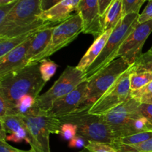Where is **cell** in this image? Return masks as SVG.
<instances>
[{
    "instance_id": "obj_34",
    "label": "cell",
    "mask_w": 152,
    "mask_h": 152,
    "mask_svg": "<svg viewBox=\"0 0 152 152\" xmlns=\"http://www.w3.org/2000/svg\"><path fill=\"white\" fill-rule=\"evenodd\" d=\"M88 141L80 135H77L74 138L69 141L68 147L71 148H84L88 144Z\"/></svg>"
},
{
    "instance_id": "obj_14",
    "label": "cell",
    "mask_w": 152,
    "mask_h": 152,
    "mask_svg": "<svg viewBox=\"0 0 152 152\" xmlns=\"http://www.w3.org/2000/svg\"><path fill=\"white\" fill-rule=\"evenodd\" d=\"M32 37L10 50L4 56L0 57V78L12 71L20 69L27 65L26 56Z\"/></svg>"
},
{
    "instance_id": "obj_37",
    "label": "cell",
    "mask_w": 152,
    "mask_h": 152,
    "mask_svg": "<svg viewBox=\"0 0 152 152\" xmlns=\"http://www.w3.org/2000/svg\"><path fill=\"white\" fill-rule=\"evenodd\" d=\"M62 1V0H40L42 10V12L46 11Z\"/></svg>"
},
{
    "instance_id": "obj_1",
    "label": "cell",
    "mask_w": 152,
    "mask_h": 152,
    "mask_svg": "<svg viewBox=\"0 0 152 152\" xmlns=\"http://www.w3.org/2000/svg\"><path fill=\"white\" fill-rule=\"evenodd\" d=\"M45 84L40 74L39 62H32L0 78V96L13 103L25 95L37 98Z\"/></svg>"
},
{
    "instance_id": "obj_40",
    "label": "cell",
    "mask_w": 152,
    "mask_h": 152,
    "mask_svg": "<svg viewBox=\"0 0 152 152\" xmlns=\"http://www.w3.org/2000/svg\"><path fill=\"white\" fill-rule=\"evenodd\" d=\"M16 1H17V0H0V6L10 4V3L14 2Z\"/></svg>"
},
{
    "instance_id": "obj_33",
    "label": "cell",
    "mask_w": 152,
    "mask_h": 152,
    "mask_svg": "<svg viewBox=\"0 0 152 152\" xmlns=\"http://www.w3.org/2000/svg\"><path fill=\"white\" fill-rule=\"evenodd\" d=\"M138 111L152 125V104L140 103L138 108Z\"/></svg>"
},
{
    "instance_id": "obj_8",
    "label": "cell",
    "mask_w": 152,
    "mask_h": 152,
    "mask_svg": "<svg viewBox=\"0 0 152 152\" xmlns=\"http://www.w3.org/2000/svg\"><path fill=\"white\" fill-rule=\"evenodd\" d=\"M80 33H83V20L80 14L76 13L66 21L55 25L51 40L47 48L31 59L28 64L39 62L42 59H47L72 42Z\"/></svg>"
},
{
    "instance_id": "obj_15",
    "label": "cell",
    "mask_w": 152,
    "mask_h": 152,
    "mask_svg": "<svg viewBox=\"0 0 152 152\" xmlns=\"http://www.w3.org/2000/svg\"><path fill=\"white\" fill-rule=\"evenodd\" d=\"M80 1V0H62L49 10L42 12L39 19L52 25H59L73 16L71 13L77 11Z\"/></svg>"
},
{
    "instance_id": "obj_24",
    "label": "cell",
    "mask_w": 152,
    "mask_h": 152,
    "mask_svg": "<svg viewBox=\"0 0 152 152\" xmlns=\"http://www.w3.org/2000/svg\"><path fill=\"white\" fill-rule=\"evenodd\" d=\"M152 137V132H142V133L134 134L129 135L127 137L117 138L114 140L112 145L119 144V145H133L141 143L147 140Z\"/></svg>"
},
{
    "instance_id": "obj_20",
    "label": "cell",
    "mask_w": 152,
    "mask_h": 152,
    "mask_svg": "<svg viewBox=\"0 0 152 152\" xmlns=\"http://www.w3.org/2000/svg\"><path fill=\"white\" fill-rule=\"evenodd\" d=\"M41 29L42 28L34 30V31L26 33V34H21V35L10 37V38H0V57L4 56L10 50L16 48V47L25 42L28 39L34 37Z\"/></svg>"
},
{
    "instance_id": "obj_27",
    "label": "cell",
    "mask_w": 152,
    "mask_h": 152,
    "mask_svg": "<svg viewBox=\"0 0 152 152\" xmlns=\"http://www.w3.org/2000/svg\"><path fill=\"white\" fill-rule=\"evenodd\" d=\"M82 152H119L114 147L105 142L88 141Z\"/></svg>"
},
{
    "instance_id": "obj_9",
    "label": "cell",
    "mask_w": 152,
    "mask_h": 152,
    "mask_svg": "<svg viewBox=\"0 0 152 152\" xmlns=\"http://www.w3.org/2000/svg\"><path fill=\"white\" fill-rule=\"evenodd\" d=\"M131 71L132 66L92 105L88 111L90 114L98 116L104 115L131 97Z\"/></svg>"
},
{
    "instance_id": "obj_35",
    "label": "cell",
    "mask_w": 152,
    "mask_h": 152,
    "mask_svg": "<svg viewBox=\"0 0 152 152\" xmlns=\"http://www.w3.org/2000/svg\"><path fill=\"white\" fill-rule=\"evenodd\" d=\"M0 152H33V151L31 149H19L10 145L6 140H0Z\"/></svg>"
},
{
    "instance_id": "obj_29",
    "label": "cell",
    "mask_w": 152,
    "mask_h": 152,
    "mask_svg": "<svg viewBox=\"0 0 152 152\" xmlns=\"http://www.w3.org/2000/svg\"><path fill=\"white\" fill-rule=\"evenodd\" d=\"M148 0H123V16L129 13H139L142 4Z\"/></svg>"
},
{
    "instance_id": "obj_28",
    "label": "cell",
    "mask_w": 152,
    "mask_h": 152,
    "mask_svg": "<svg viewBox=\"0 0 152 152\" xmlns=\"http://www.w3.org/2000/svg\"><path fill=\"white\" fill-rule=\"evenodd\" d=\"M152 96V81L148 83L140 89L131 91V97L134 98L140 103H143L146 99Z\"/></svg>"
},
{
    "instance_id": "obj_6",
    "label": "cell",
    "mask_w": 152,
    "mask_h": 152,
    "mask_svg": "<svg viewBox=\"0 0 152 152\" xmlns=\"http://www.w3.org/2000/svg\"><path fill=\"white\" fill-rule=\"evenodd\" d=\"M85 81V72L77 67L68 65L53 86L37 98L36 107L48 111L58 99L69 94Z\"/></svg>"
},
{
    "instance_id": "obj_38",
    "label": "cell",
    "mask_w": 152,
    "mask_h": 152,
    "mask_svg": "<svg viewBox=\"0 0 152 152\" xmlns=\"http://www.w3.org/2000/svg\"><path fill=\"white\" fill-rule=\"evenodd\" d=\"M113 0H99V13H100L101 17L104 16L105 11L107 10L108 7L112 2Z\"/></svg>"
},
{
    "instance_id": "obj_5",
    "label": "cell",
    "mask_w": 152,
    "mask_h": 152,
    "mask_svg": "<svg viewBox=\"0 0 152 152\" xmlns=\"http://www.w3.org/2000/svg\"><path fill=\"white\" fill-rule=\"evenodd\" d=\"M91 107H80L71 114L58 118L62 123H71L77 127V135L88 141L105 142L112 145L115 138L102 116L88 112Z\"/></svg>"
},
{
    "instance_id": "obj_16",
    "label": "cell",
    "mask_w": 152,
    "mask_h": 152,
    "mask_svg": "<svg viewBox=\"0 0 152 152\" xmlns=\"http://www.w3.org/2000/svg\"><path fill=\"white\" fill-rule=\"evenodd\" d=\"M112 31L113 30L105 31L95 39L93 44L88 49L87 51L86 52V53L83 55L82 59L79 62L78 65L76 66L79 70L83 72H86L88 68L97 59L102 50H103Z\"/></svg>"
},
{
    "instance_id": "obj_10",
    "label": "cell",
    "mask_w": 152,
    "mask_h": 152,
    "mask_svg": "<svg viewBox=\"0 0 152 152\" xmlns=\"http://www.w3.org/2000/svg\"><path fill=\"white\" fill-rule=\"evenodd\" d=\"M140 105V102L130 97L123 104L102 115L115 139L129 136V125L138 113Z\"/></svg>"
},
{
    "instance_id": "obj_7",
    "label": "cell",
    "mask_w": 152,
    "mask_h": 152,
    "mask_svg": "<svg viewBox=\"0 0 152 152\" xmlns=\"http://www.w3.org/2000/svg\"><path fill=\"white\" fill-rule=\"evenodd\" d=\"M130 67L124 59L117 58L91 80L87 81L86 99L81 107H91Z\"/></svg>"
},
{
    "instance_id": "obj_26",
    "label": "cell",
    "mask_w": 152,
    "mask_h": 152,
    "mask_svg": "<svg viewBox=\"0 0 152 152\" xmlns=\"http://www.w3.org/2000/svg\"><path fill=\"white\" fill-rule=\"evenodd\" d=\"M58 65L49 59H44L39 62V71L45 83H48L56 73Z\"/></svg>"
},
{
    "instance_id": "obj_22",
    "label": "cell",
    "mask_w": 152,
    "mask_h": 152,
    "mask_svg": "<svg viewBox=\"0 0 152 152\" xmlns=\"http://www.w3.org/2000/svg\"><path fill=\"white\" fill-rule=\"evenodd\" d=\"M129 132V135L142 132H152V125L138 111L131 121Z\"/></svg>"
},
{
    "instance_id": "obj_4",
    "label": "cell",
    "mask_w": 152,
    "mask_h": 152,
    "mask_svg": "<svg viewBox=\"0 0 152 152\" xmlns=\"http://www.w3.org/2000/svg\"><path fill=\"white\" fill-rule=\"evenodd\" d=\"M21 117L28 130L33 152H50V134H59L62 122L37 107L30 114Z\"/></svg>"
},
{
    "instance_id": "obj_19",
    "label": "cell",
    "mask_w": 152,
    "mask_h": 152,
    "mask_svg": "<svg viewBox=\"0 0 152 152\" xmlns=\"http://www.w3.org/2000/svg\"><path fill=\"white\" fill-rule=\"evenodd\" d=\"M123 17V0H113L102 17L103 33L109 30H114Z\"/></svg>"
},
{
    "instance_id": "obj_39",
    "label": "cell",
    "mask_w": 152,
    "mask_h": 152,
    "mask_svg": "<svg viewBox=\"0 0 152 152\" xmlns=\"http://www.w3.org/2000/svg\"><path fill=\"white\" fill-rule=\"evenodd\" d=\"M137 62H142V63H147L151 65L152 68V53L148 50L146 53L142 54V56L137 60Z\"/></svg>"
},
{
    "instance_id": "obj_17",
    "label": "cell",
    "mask_w": 152,
    "mask_h": 152,
    "mask_svg": "<svg viewBox=\"0 0 152 152\" xmlns=\"http://www.w3.org/2000/svg\"><path fill=\"white\" fill-rule=\"evenodd\" d=\"M53 29L54 26L42 28L32 37L31 45L26 56L27 64L47 48L51 40Z\"/></svg>"
},
{
    "instance_id": "obj_18",
    "label": "cell",
    "mask_w": 152,
    "mask_h": 152,
    "mask_svg": "<svg viewBox=\"0 0 152 152\" xmlns=\"http://www.w3.org/2000/svg\"><path fill=\"white\" fill-rule=\"evenodd\" d=\"M152 81V68L148 65L135 62L130 74L131 91L140 89Z\"/></svg>"
},
{
    "instance_id": "obj_11",
    "label": "cell",
    "mask_w": 152,
    "mask_h": 152,
    "mask_svg": "<svg viewBox=\"0 0 152 152\" xmlns=\"http://www.w3.org/2000/svg\"><path fill=\"white\" fill-rule=\"evenodd\" d=\"M152 32V19L142 24H137L119 50L117 58H122L132 66L142 56L145 41Z\"/></svg>"
},
{
    "instance_id": "obj_32",
    "label": "cell",
    "mask_w": 152,
    "mask_h": 152,
    "mask_svg": "<svg viewBox=\"0 0 152 152\" xmlns=\"http://www.w3.org/2000/svg\"><path fill=\"white\" fill-rule=\"evenodd\" d=\"M152 19V0H148L147 5L138 17V23L142 24Z\"/></svg>"
},
{
    "instance_id": "obj_41",
    "label": "cell",
    "mask_w": 152,
    "mask_h": 152,
    "mask_svg": "<svg viewBox=\"0 0 152 152\" xmlns=\"http://www.w3.org/2000/svg\"><path fill=\"white\" fill-rule=\"evenodd\" d=\"M143 103H148V104H152V96L151 98H149V99H146V100L145 101V102H143Z\"/></svg>"
},
{
    "instance_id": "obj_13",
    "label": "cell",
    "mask_w": 152,
    "mask_h": 152,
    "mask_svg": "<svg viewBox=\"0 0 152 152\" xmlns=\"http://www.w3.org/2000/svg\"><path fill=\"white\" fill-rule=\"evenodd\" d=\"M83 20V33L98 37L103 33L99 0H80L77 10Z\"/></svg>"
},
{
    "instance_id": "obj_21",
    "label": "cell",
    "mask_w": 152,
    "mask_h": 152,
    "mask_svg": "<svg viewBox=\"0 0 152 152\" xmlns=\"http://www.w3.org/2000/svg\"><path fill=\"white\" fill-rule=\"evenodd\" d=\"M0 125L4 128L7 133L10 134L27 130L26 126L21 116H7L0 118Z\"/></svg>"
},
{
    "instance_id": "obj_23",
    "label": "cell",
    "mask_w": 152,
    "mask_h": 152,
    "mask_svg": "<svg viewBox=\"0 0 152 152\" xmlns=\"http://www.w3.org/2000/svg\"><path fill=\"white\" fill-rule=\"evenodd\" d=\"M37 98L31 95H25L16 102L15 110L17 116H25L30 114L36 107Z\"/></svg>"
},
{
    "instance_id": "obj_42",
    "label": "cell",
    "mask_w": 152,
    "mask_h": 152,
    "mask_svg": "<svg viewBox=\"0 0 152 152\" xmlns=\"http://www.w3.org/2000/svg\"><path fill=\"white\" fill-rule=\"evenodd\" d=\"M148 51H149V52H151V53H152V46H151V48H150L149 50H148Z\"/></svg>"
},
{
    "instance_id": "obj_25",
    "label": "cell",
    "mask_w": 152,
    "mask_h": 152,
    "mask_svg": "<svg viewBox=\"0 0 152 152\" xmlns=\"http://www.w3.org/2000/svg\"><path fill=\"white\" fill-rule=\"evenodd\" d=\"M112 146L119 152H152V137L137 145H124L114 144Z\"/></svg>"
},
{
    "instance_id": "obj_31",
    "label": "cell",
    "mask_w": 152,
    "mask_h": 152,
    "mask_svg": "<svg viewBox=\"0 0 152 152\" xmlns=\"http://www.w3.org/2000/svg\"><path fill=\"white\" fill-rule=\"evenodd\" d=\"M16 103L5 100L0 96V118L7 116H17L15 110Z\"/></svg>"
},
{
    "instance_id": "obj_2",
    "label": "cell",
    "mask_w": 152,
    "mask_h": 152,
    "mask_svg": "<svg viewBox=\"0 0 152 152\" xmlns=\"http://www.w3.org/2000/svg\"><path fill=\"white\" fill-rule=\"evenodd\" d=\"M42 12L40 0H18L10 13L0 22V38H10L36 29L53 26L39 19Z\"/></svg>"
},
{
    "instance_id": "obj_3",
    "label": "cell",
    "mask_w": 152,
    "mask_h": 152,
    "mask_svg": "<svg viewBox=\"0 0 152 152\" xmlns=\"http://www.w3.org/2000/svg\"><path fill=\"white\" fill-rule=\"evenodd\" d=\"M139 15L140 13H132L122 18L111 32L99 56L85 72L86 81L91 80L103 68L117 59L121 45L137 25Z\"/></svg>"
},
{
    "instance_id": "obj_12",
    "label": "cell",
    "mask_w": 152,
    "mask_h": 152,
    "mask_svg": "<svg viewBox=\"0 0 152 152\" xmlns=\"http://www.w3.org/2000/svg\"><path fill=\"white\" fill-rule=\"evenodd\" d=\"M88 82H83L74 90L58 99L51 108L46 111L50 117L60 118L71 114L84 103L87 92Z\"/></svg>"
},
{
    "instance_id": "obj_36",
    "label": "cell",
    "mask_w": 152,
    "mask_h": 152,
    "mask_svg": "<svg viewBox=\"0 0 152 152\" xmlns=\"http://www.w3.org/2000/svg\"><path fill=\"white\" fill-rule=\"evenodd\" d=\"M17 1L18 0L14 1V2L10 3V4L0 6V22H2V21L5 19L6 16L10 13V12L11 11L12 9L13 8V7L16 5Z\"/></svg>"
},
{
    "instance_id": "obj_30",
    "label": "cell",
    "mask_w": 152,
    "mask_h": 152,
    "mask_svg": "<svg viewBox=\"0 0 152 152\" xmlns=\"http://www.w3.org/2000/svg\"><path fill=\"white\" fill-rule=\"evenodd\" d=\"M59 135L65 140L70 141L77 135V126L71 123H62Z\"/></svg>"
}]
</instances>
